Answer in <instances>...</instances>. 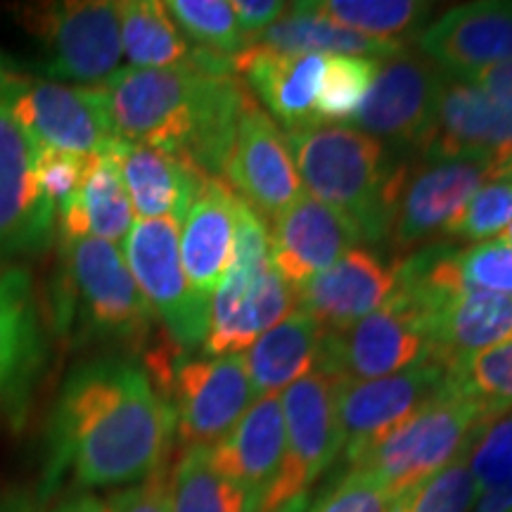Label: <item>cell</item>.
Instances as JSON below:
<instances>
[{
    "mask_svg": "<svg viewBox=\"0 0 512 512\" xmlns=\"http://www.w3.org/2000/svg\"><path fill=\"white\" fill-rule=\"evenodd\" d=\"M176 437L174 411L145 368L98 358L64 382L50 420L43 489L62 477L81 489L131 486L166 465Z\"/></svg>",
    "mask_w": 512,
    "mask_h": 512,
    "instance_id": "1",
    "label": "cell"
},
{
    "mask_svg": "<svg viewBox=\"0 0 512 512\" xmlns=\"http://www.w3.org/2000/svg\"><path fill=\"white\" fill-rule=\"evenodd\" d=\"M117 138L169 152L221 178L252 91L230 57L197 50L188 64L126 67L102 83Z\"/></svg>",
    "mask_w": 512,
    "mask_h": 512,
    "instance_id": "2",
    "label": "cell"
},
{
    "mask_svg": "<svg viewBox=\"0 0 512 512\" xmlns=\"http://www.w3.org/2000/svg\"><path fill=\"white\" fill-rule=\"evenodd\" d=\"M285 138L311 197L349 216L363 240L387 238L399 166L389 164L382 140L320 121L290 128Z\"/></svg>",
    "mask_w": 512,
    "mask_h": 512,
    "instance_id": "3",
    "label": "cell"
},
{
    "mask_svg": "<svg viewBox=\"0 0 512 512\" xmlns=\"http://www.w3.org/2000/svg\"><path fill=\"white\" fill-rule=\"evenodd\" d=\"M489 422L482 408L446 380L437 396L370 448L366 456L354 460L349 470L363 472L401 501L453 463Z\"/></svg>",
    "mask_w": 512,
    "mask_h": 512,
    "instance_id": "4",
    "label": "cell"
},
{
    "mask_svg": "<svg viewBox=\"0 0 512 512\" xmlns=\"http://www.w3.org/2000/svg\"><path fill=\"white\" fill-rule=\"evenodd\" d=\"M17 22L34 38L36 69L48 81L102 86L119 72L121 5L110 0H67L17 8Z\"/></svg>",
    "mask_w": 512,
    "mask_h": 512,
    "instance_id": "5",
    "label": "cell"
},
{
    "mask_svg": "<svg viewBox=\"0 0 512 512\" xmlns=\"http://www.w3.org/2000/svg\"><path fill=\"white\" fill-rule=\"evenodd\" d=\"M60 242L74 311L83 328L100 339L145 349L157 318L128 271L124 252L98 238Z\"/></svg>",
    "mask_w": 512,
    "mask_h": 512,
    "instance_id": "6",
    "label": "cell"
},
{
    "mask_svg": "<svg viewBox=\"0 0 512 512\" xmlns=\"http://www.w3.org/2000/svg\"><path fill=\"white\" fill-rule=\"evenodd\" d=\"M0 110L36 145L74 155H102L117 140L100 86H72L12 74L0 83Z\"/></svg>",
    "mask_w": 512,
    "mask_h": 512,
    "instance_id": "7",
    "label": "cell"
},
{
    "mask_svg": "<svg viewBox=\"0 0 512 512\" xmlns=\"http://www.w3.org/2000/svg\"><path fill=\"white\" fill-rule=\"evenodd\" d=\"M494 181L482 159L444 157L396 169L387 238L396 259L439 235H451L475 192Z\"/></svg>",
    "mask_w": 512,
    "mask_h": 512,
    "instance_id": "8",
    "label": "cell"
},
{
    "mask_svg": "<svg viewBox=\"0 0 512 512\" xmlns=\"http://www.w3.org/2000/svg\"><path fill=\"white\" fill-rule=\"evenodd\" d=\"M425 316L399 290L347 330H325L313 373L335 384L401 373L427 358Z\"/></svg>",
    "mask_w": 512,
    "mask_h": 512,
    "instance_id": "9",
    "label": "cell"
},
{
    "mask_svg": "<svg viewBox=\"0 0 512 512\" xmlns=\"http://www.w3.org/2000/svg\"><path fill=\"white\" fill-rule=\"evenodd\" d=\"M124 259L140 294L178 349L200 347L209 306L195 297L181 261V221L136 219L124 238Z\"/></svg>",
    "mask_w": 512,
    "mask_h": 512,
    "instance_id": "10",
    "label": "cell"
},
{
    "mask_svg": "<svg viewBox=\"0 0 512 512\" xmlns=\"http://www.w3.org/2000/svg\"><path fill=\"white\" fill-rule=\"evenodd\" d=\"M285 418V453L278 475L268 486L256 512H278L323 475L342 451L337 420V384L320 373H309L280 396Z\"/></svg>",
    "mask_w": 512,
    "mask_h": 512,
    "instance_id": "11",
    "label": "cell"
},
{
    "mask_svg": "<svg viewBox=\"0 0 512 512\" xmlns=\"http://www.w3.org/2000/svg\"><path fill=\"white\" fill-rule=\"evenodd\" d=\"M164 399L174 411L176 437L183 451L214 448L256 401L242 354L181 356L164 389Z\"/></svg>",
    "mask_w": 512,
    "mask_h": 512,
    "instance_id": "12",
    "label": "cell"
},
{
    "mask_svg": "<svg viewBox=\"0 0 512 512\" xmlns=\"http://www.w3.org/2000/svg\"><path fill=\"white\" fill-rule=\"evenodd\" d=\"M418 152L422 159H482L494 181H505L512 174V112L441 69L432 126Z\"/></svg>",
    "mask_w": 512,
    "mask_h": 512,
    "instance_id": "13",
    "label": "cell"
},
{
    "mask_svg": "<svg viewBox=\"0 0 512 512\" xmlns=\"http://www.w3.org/2000/svg\"><path fill=\"white\" fill-rule=\"evenodd\" d=\"M444 384L446 370L430 358L377 380L337 384V420L349 465L418 413Z\"/></svg>",
    "mask_w": 512,
    "mask_h": 512,
    "instance_id": "14",
    "label": "cell"
},
{
    "mask_svg": "<svg viewBox=\"0 0 512 512\" xmlns=\"http://www.w3.org/2000/svg\"><path fill=\"white\" fill-rule=\"evenodd\" d=\"M297 309V290L275 271L261 266H228L209 302L204 356H233L252 347L287 313Z\"/></svg>",
    "mask_w": 512,
    "mask_h": 512,
    "instance_id": "15",
    "label": "cell"
},
{
    "mask_svg": "<svg viewBox=\"0 0 512 512\" xmlns=\"http://www.w3.org/2000/svg\"><path fill=\"white\" fill-rule=\"evenodd\" d=\"M221 178L268 223L302 195L285 133L256 100L242 112Z\"/></svg>",
    "mask_w": 512,
    "mask_h": 512,
    "instance_id": "16",
    "label": "cell"
},
{
    "mask_svg": "<svg viewBox=\"0 0 512 512\" xmlns=\"http://www.w3.org/2000/svg\"><path fill=\"white\" fill-rule=\"evenodd\" d=\"M441 67L415 53L389 57L356 112V131L420 150L432 126Z\"/></svg>",
    "mask_w": 512,
    "mask_h": 512,
    "instance_id": "17",
    "label": "cell"
},
{
    "mask_svg": "<svg viewBox=\"0 0 512 512\" xmlns=\"http://www.w3.org/2000/svg\"><path fill=\"white\" fill-rule=\"evenodd\" d=\"M55 221L36 178V143L0 110V259L46 249L57 235Z\"/></svg>",
    "mask_w": 512,
    "mask_h": 512,
    "instance_id": "18",
    "label": "cell"
},
{
    "mask_svg": "<svg viewBox=\"0 0 512 512\" xmlns=\"http://www.w3.org/2000/svg\"><path fill=\"white\" fill-rule=\"evenodd\" d=\"M271 264L294 290L328 271L363 240L361 228L342 211L299 195L268 228Z\"/></svg>",
    "mask_w": 512,
    "mask_h": 512,
    "instance_id": "19",
    "label": "cell"
},
{
    "mask_svg": "<svg viewBox=\"0 0 512 512\" xmlns=\"http://www.w3.org/2000/svg\"><path fill=\"white\" fill-rule=\"evenodd\" d=\"M420 53L448 74L512 62V0H479L446 10L418 36Z\"/></svg>",
    "mask_w": 512,
    "mask_h": 512,
    "instance_id": "20",
    "label": "cell"
},
{
    "mask_svg": "<svg viewBox=\"0 0 512 512\" xmlns=\"http://www.w3.org/2000/svg\"><path fill=\"white\" fill-rule=\"evenodd\" d=\"M396 266L384 264L370 249H351L347 256L297 287V311L309 313L325 330H347L392 297Z\"/></svg>",
    "mask_w": 512,
    "mask_h": 512,
    "instance_id": "21",
    "label": "cell"
},
{
    "mask_svg": "<svg viewBox=\"0 0 512 512\" xmlns=\"http://www.w3.org/2000/svg\"><path fill=\"white\" fill-rule=\"evenodd\" d=\"M209 453L216 470L242 491L245 512H256L283 463L285 418L280 394L256 399Z\"/></svg>",
    "mask_w": 512,
    "mask_h": 512,
    "instance_id": "22",
    "label": "cell"
},
{
    "mask_svg": "<svg viewBox=\"0 0 512 512\" xmlns=\"http://www.w3.org/2000/svg\"><path fill=\"white\" fill-rule=\"evenodd\" d=\"M240 197L223 178L209 176L181 221V261L192 294L211 302L233 256Z\"/></svg>",
    "mask_w": 512,
    "mask_h": 512,
    "instance_id": "23",
    "label": "cell"
},
{
    "mask_svg": "<svg viewBox=\"0 0 512 512\" xmlns=\"http://www.w3.org/2000/svg\"><path fill=\"white\" fill-rule=\"evenodd\" d=\"M136 219L183 221L207 174L169 152L117 138L107 147Z\"/></svg>",
    "mask_w": 512,
    "mask_h": 512,
    "instance_id": "24",
    "label": "cell"
},
{
    "mask_svg": "<svg viewBox=\"0 0 512 512\" xmlns=\"http://www.w3.org/2000/svg\"><path fill=\"white\" fill-rule=\"evenodd\" d=\"M230 62L233 72L245 79V86L259 95L285 131L316 121V95L328 55H290L245 46Z\"/></svg>",
    "mask_w": 512,
    "mask_h": 512,
    "instance_id": "25",
    "label": "cell"
},
{
    "mask_svg": "<svg viewBox=\"0 0 512 512\" xmlns=\"http://www.w3.org/2000/svg\"><path fill=\"white\" fill-rule=\"evenodd\" d=\"M512 339V294L467 287L427 320V358L448 370Z\"/></svg>",
    "mask_w": 512,
    "mask_h": 512,
    "instance_id": "26",
    "label": "cell"
},
{
    "mask_svg": "<svg viewBox=\"0 0 512 512\" xmlns=\"http://www.w3.org/2000/svg\"><path fill=\"white\" fill-rule=\"evenodd\" d=\"M55 219V238L60 240L98 238L112 245L124 242L136 216L117 164L107 152L93 157L79 192L57 209Z\"/></svg>",
    "mask_w": 512,
    "mask_h": 512,
    "instance_id": "27",
    "label": "cell"
},
{
    "mask_svg": "<svg viewBox=\"0 0 512 512\" xmlns=\"http://www.w3.org/2000/svg\"><path fill=\"white\" fill-rule=\"evenodd\" d=\"M245 46H259L290 55H349L370 57V60H389L403 53L401 41H384L358 34L354 29L335 24L311 8V3H294L278 22L249 38Z\"/></svg>",
    "mask_w": 512,
    "mask_h": 512,
    "instance_id": "28",
    "label": "cell"
},
{
    "mask_svg": "<svg viewBox=\"0 0 512 512\" xmlns=\"http://www.w3.org/2000/svg\"><path fill=\"white\" fill-rule=\"evenodd\" d=\"M323 335L325 328L316 318L297 311L256 339L245 356L254 399L278 394L316 370Z\"/></svg>",
    "mask_w": 512,
    "mask_h": 512,
    "instance_id": "29",
    "label": "cell"
},
{
    "mask_svg": "<svg viewBox=\"0 0 512 512\" xmlns=\"http://www.w3.org/2000/svg\"><path fill=\"white\" fill-rule=\"evenodd\" d=\"M121 5V50L136 69H166L188 64L195 48L181 34L159 0H126Z\"/></svg>",
    "mask_w": 512,
    "mask_h": 512,
    "instance_id": "30",
    "label": "cell"
},
{
    "mask_svg": "<svg viewBox=\"0 0 512 512\" xmlns=\"http://www.w3.org/2000/svg\"><path fill=\"white\" fill-rule=\"evenodd\" d=\"M36 344V304L29 275L0 264V389L27 366Z\"/></svg>",
    "mask_w": 512,
    "mask_h": 512,
    "instance_id": "31",
    "label": "cell"
},
{
    "mask_svg": "<svg viewBox=\"0 0 512 512\" xmlns=\"http://www.w3.org/2000/svg\"><path fill=\"white\" fill-rule=\"evenodd\" d=\"M467 465L477 489L472 512H512V411L477 432Z\"/></svg>",
    "mask_w": 512,
    "mask_h": 512,
    "instance_id": "32",
    "label": "cell"
},
{
    "mask_svg": "<svg viewBox=\"0 0 512 512\" xmlns=\"http://www.w3.org/2000/svg\"><path fill=\"white\" fill-rule=\"evenodd\" d=\"M171 512H245V496L216 470L209 448H190L171 470Z\"/></svg>",
    "mask_w": 512,
    "mask_h": 512,
    "instance_id": "33",
    "label": "cell"
},
{
    "mask_svg": "<svg viewBox=\"0 0 512 512\" xmlns=\"http://www.w3.org/2000/svg\"><path fill=\"white\" fill-rule=\"evenodd\" d=\"M446 380L489 420L512 411V339L456 363L446 370Z\"/></svg>",
    "mask_w": 512,
    "mask_h": 512,
    "instance_id": "34",
    "label": "cell"
},
{
    "mask_svg": "<svg viewBox=\"0 0 512 512\" xmlns=\"http://www.w3.org/2000/svg\"><path fill=\"white\" fill-rule=\"evenodd\" d=\"M311 8L335 24L384 41L418 29L432 15V3L418 0H320Z\"/></svg>",
    "mask_w": 512,
    "mask_h": 512,
    "instance_id": "35",
    "label": "cell"
},
{
    "mask_svg": "<svg viewBox=\"0 0 512 512\" xmlns=\"http://www.w3.org/2000/svg\"><path fill=\"white\" fill-rule=\"evenodd\" d=\"M169 15L197 50L223 55L233 60L245 48L238 17L226 0H169L164 3Z\"/></svg>",
    "mask_w": 512,
    "mask_h": 512,
    "instance_id": "36",
    "label": "cell"
},
{
    "mask_svg": "<svg viewBox=\"0 0 512 512\" xmlns=\"http://www.w3.org/2000/svg\"><path fill=\"white\" fill-rule=\"evenodd\" d=\"M380 62L370 57L328 55L316 95V121H347L361 110Z\"/></svg>",
    "mask_w": 512,
    "mask_h": 512,
    "instance_id": "37",
    "label": "cell"
},
{
    "mask_svg": "<svg viewBox=\"0 0 512 512\" xmlns=\"http://www.w3.org/2000/svg\"><path fill=\"white\" fill-rule=\"evenodd\" d=\"M475 479L467 465V448L444 470L403 496L394 512H472L475 508Z\"/></svg>",
    "mask_w": 512,
    "mask_h": 512,
    "instance_id": "38",
    "label": "cell"
},
{
    "mask_svg": "<svg viewBox=\"0 0 512 512\" xmlns=\"http://www.w3.org/2000/svg\"><path fill=\"white\" fill-rule=\"evenodd\" d=\"M512 223V181H489L475 192L465 214L460 216L453 238L486 242L501 235Z\"/></svg>",
    "mask_w": 512,
    "mask_h": 512,
    "instance_id": "39",
    "label": "cell"
},
{
    "mask_svg": "<svg viewBox=\"0 0 512 512\" xmlns=\"http://www.w3.org/2000/svg\"><path fill=\"white\" fill-rule=\"evenodd\" d=\"M458 271L475 290L512 294V249L501 240L458 249Z\"/></svg>",
    "mask_w": 512,
    "mask_h": 512,
    "instance_id": "40",
    "label": "cell"
},
{
    "mask_svg": "<svg viewBox=\"0 0 512 512\" xmlns=\"http://www.w3.org/2000/svg\"><path fill=\"white\" fill-rule=\"evenodd\" d=\"M93 157L95 155H74V152L36 145V178L43 195L53 202L55 214L79 192Z\"/></svg>",
    "mask_w": 512,
    "mask_h": 512,
    "instance_id": "41",
    "label": "cell"
},
{
    "mask_svg": "<svg viewBox=\"0 0 512 512\" xmlns=\"http://www.w3.org/2000/svg\"><path fill=\"white\" fill-rule=\"evenodd\" d=\"M396 503L399 501L368 475L349 470V475L311 512H394Z\"/></svg>",
    "mask_w": 512,
    "mask_h": 512,
    "instance_id": "42",
    "label": "cell"
},
{
    "mask_svg": "<svg viewBox=\"0 0 512 512\" xmlns=\"http://www.w3.org/2000/svg\"><path fill=\"white\" fill-rule=\"evenodd\" d=\"M107 512H171L169 467H157L152 475L117 491L107 501Z\"/></svg>",
    "mask_w": 512,
    "mask_h": 512,
    "instance_id": "43",
    "label": "cell"
},
{
    "mask_svg": "<svg viewBox=\"0 0 512 512\" xmlns=\"http://www.w3.org/2000/svg\"><path fill=\"white\" fill-rule=\"evenodd\" d=\"M230 5H233L235 17H238L245 43L278 22L290 10V5L283 3V0H233Z\"/></svg>",
    "mask_w": 512,
    "mask_h": 512,
    "instance_id": "44",
    "label": "cell"
},
{
    "mask_svg": "<svg viewBox=\"0 0 512 512\" xmlns=\"http://www.w3.org/2000/svg\"><path fill=\"white\" fill-rule=\"evenodd\" d=\"M460 79L470 81L479 91H484L491 100L512 112V62L496 64V67L482 69V72L463 74Z\"/></svg>",
    "mask_w": 512,
    "mask_h": 512,
    "instance_id": "45",
    "label": "cell"
},
{
    "mask_svg": "<svg viewBox=\"0 0 512 512\" xmlns=\"http://www.w3.org/2000/svg\"><path fill=\"white\" fill-rule=\"evenodd\" d=\"M53 512H107V503L95 498L93 494L81 491V494L67 496L64 501L57 503Z\"/></svg>",
    "mask_w": 512,
    "mask_h": 512,
    "instance_id": "46",
    "label": "cell"
},
{
    "mask_svg": "<svg viewBox=\"0 0 512 512\" xmlns=\"http://www.w3.org/2000/svg\"><path fill=\"white\" fill-rule=\"evenodd\" d=\"M0 512H34V505L27 498H5L0 501Z\"/></svg>",
    "mask_w": 512,
    "mask_h": 512,
    "instance_id": "47",
    "label": "cell"
},
{
    "mask_svg": "<svg viewBox=\"0 0 512 512\" xmlns=\"http://www.w3.org/2000/svg\"><path fill=\"white\" fill-rule=\"evenodd\" d=\"M306 508H309V505H306V496H299L294 498L292 503H287L285 508H280L278 512H306Z\"/></svg>",
    "mask_w": 512,
    "mask_h": 512,
    "instance_id": "48",
    "label": "cell"
},
{
    "mask_svg": "<svg viewBox=\"0 0 512 512\" xmlns=\"http://www.w3.org/2000/svg\"><path fill=\"white\" fill-rule=\"evenodd\" d=\"M12 74H15V72H12V69H10V67H5L3 57H0V83H3L5 79H10V76H12Z\"/></svg>",
    "mask_w": 512,
    "mask_h": 512,
    "instance_id": "49",
    "label": "cell"
},
{
    "mask_svg": "<svg viewBox=\"0 0 512 512\" xmlns=\"http://www.w3.org/2000/svg\"><path fill=\"white\" fill-rule=\"evenodd\" d=\"M505 181H512V174H510V176H508V178H505Z\"/></svg>",
    "mask_w": 512,
    "mask_h": 512,
    "instance_id": "50",
    "label": "cell"
}]
</instances>
